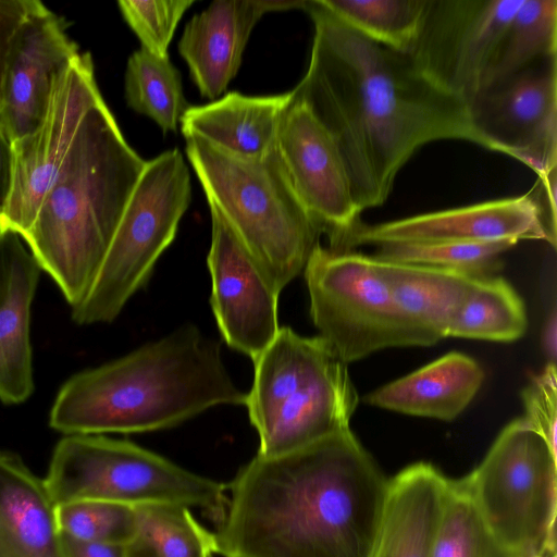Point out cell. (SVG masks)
Listing matches in <instances>:
<instances>
[{
  "mask_svg": "<svg viewBox=\"0 0 557 557\" xmlns=\"http://www.w3.org/2000/svg\"><path fill=\"white\" fill-rule=\"evenodd\" d=\"M307 73L292 90L334 138L359 212L383 205L423 145L466 140L488 150L470 107L429 81L410 57L351 28L320 0Z\"/></svg>",
  "mask_w": 557,
  "mask_h": 557,
  "instance_id": "cell-1",
  "label": "cell"
},
{
  "mask_svg": "<svg viewBox=\"0 0 557 557\" xmlns=\"http://www.w3.org/2000/svg\"><path fill=\"white\" fill-rule=\"evenodd\" d=\"M226 486L213 531L223 557H370L388 480L348 429L256 455Z\"/></svg>",
  "mask_w": 557,
  "mask_h": 557,
  "instance_id": "cell-2",
  "label": "cell"
},
{
  "mask_svg": "<svg viewBox=\"0 0 557 557\" xmlns=\"http://www.w3.org/2000/svg\"><path fill=\"white\" fill-rule=\"evenodd\" d=\"M219 343L185 324L157 342L67 379L49 412L63 433H141L175 426L218 405H245Z\"/></svg>",
  "mask_w": 557,
  "mask_h": 557,
  "instance_id": "cell-3",
  "label": "cell"
},
{
  "mask_svg": "<svg viewBox=\"0 0 557 557\" xmlns=\"http://www.w3.org/2000/svg\"><path fill=\"white\" fill-rule=\"evenodd\" d=\"M145 165L104 100L96 104L23 238L72 309L96 280Z\"/></svg>",
  "mask_w": 557,
  "mask_h": 557,
  "instance_id": "cell-4",
  "label": "cell"
},
{
  "mask_svg": "<svg viewBox=\"0 0 557 557\" xmlns=\"http://www.w3.org/2000/svg\"><path fill=\"white\" fill-rule=\"evenodd\" d=\"M184 136L207 200L220 209L281 293L305 270L322 230L295 193L277 150L248 159L196 134Z\"/></svg>",
  "mask_w": 557,
  "mask_h": 557,
  "instance_id": "cell-5",
  "label": "cell"
},
{
  "mask_svg": "<svg viewBox=\"0 0 557 557\" xmlns=\"http://www.w3.org/2000/svg\"><path fill=\"white\" fill-rule=\"evenodd\" d=\"M247 394L261 457L281 456L350 429L358 394L345 363L321 336L280 327L255 359Z\"/></svg>",
  "mask_w": 557,
  "mask_h": 557,
  "instance_id": "cell-6",
  "label": "cell"
},
{
  "mask_svg": "<svg viewBox=\"0 0 557 557\" xmlns=\"http://www.w3.org/2000/svg\"><path fill=\"white\" fill-rule=\"evenodd\" d=\"M54 505L106 500L133 507L178 504L220 521L227 486L132 442L99 434L64 435L44 479Z\"/></svg>",
  "mask_w": 557,
  "mask_h": 557,
  "instance_id": "cell-7",
  "label": "cell"
},
{
  "mask_svg": "<svg viewBox=\"0 0 557 557\" xmlns=\"http://www.w3.org/2000/svg\"><path fill=\"white\" fill-rule=\"evenodd\" d=\"M557 453L523 418L460 482L496 539L518 557L556 556Z\"/></svg>",
  "mask_w": 557,
  "mask_h": 557,
  "instance_id": "cell-8",
  "label": "cell"
},
{
  "mask_svg": "<svg viewBox=\"0 0 557 557\" xmlns=\"http://www.w3.org/2000/svg\"><path fill=\"white\" fill-rule=\"evenodd\" d=\"M190 195L189 171L178 149L146 162L96 280L72 309L75 323H109L120 314L173 242Z\"/></svg>",
  "mask_w": 557,
  "mask_h": 557,
  "instance_id": "cell-9",
  "label": "cell"
},
{
  "mask_svg": "<svg viewBox=\"0 0 557 557\" xmlns=\"http://www.w3.org/2000/svg\"><path fill=\"white\" fill-rule=\"evenodd\" d=\"M304 272L319 336L345 363L388 347L425 346L397 307L381 263L372 256L318 244Z\"/></svg>",
  "mask_w": 557,
  "mask_h": 557,
  "instance_id": "cell-10",
  "label": "cell"
},
{
  "mask_svg": "<svg viewBox=\"0 0 557 557\" xmlns=\"http://www.w3.org/2000/svg\"><path fill=\"white\" fill-rule=\"evenodd\" d=\"M522 1L426 0L407 54L429 81L470 107Z\"/></svg>",
  "mask_w": 557,
  "mask_h": 557,
  "instance_id": "cell-11",
  "label": "cell"
},
{
  "mask_svg": "<svg viewBox=\"0 0 557 557\" xmlns=\"http://www.w3.org/2000/svg\"><path fill=\"white\" fill-rule=\"evenodd\" d=\"M102 100L91 55L79 53L58 76L41 123L12 143L11 190L0 231L26 236L88 112Z\"/></svg>",
  "mask_w": 557,
  "mask_h": 557,
  "instance_id": "cell-12",
  "label": "cell"
},
{
  "mask_svg": "<svg viewBox=\"0 0 557 557\" xmlns=\"http://www.w3.org/2000/svg\"><path fill=\"white\" fill-rule=\"evenodd\" d=\"M470 111L488 150L519 160L537 176L557 168V58L486 89Z\"/></svg>",
  "mask_w": 557,
  "mask_h": 557,
  "instance_id": "cell-13",
  "label": "cell"
},
{
  "mask_svg": "<svg viewBox=\"0 0 557 557\" xmlns=\"http://www.w3.org/2000/svg\"><path fill=\"white\" fill-rule=\"evenodd\" d=\"M208 203L212 226L207 258L211 308L225 343L255 360L280 329V293L220 209L213 202Z\"/></svg>",
  "mask_w": 557,
  "mask_h": 557,
  "instance_id": "cell-14",
  "label": "cell"
},
{
  "mask_svg": "<svg viewBox=\"0 0 557 557\" xmlns=\"http://www.w3.org/2000/svg\"><path fill=\"white\" fill-rule=\"evenodd\" d=\"M276 150L295 193L329 237V248L334 247L360 222V212L334 138L294 96L280 125Z\"/></svg>",
  "mask_w": 557,
  "mask_h": 557,
  "instance_id": "cell-15",
  "label": "cell"
},
{
  "mask_svg": "<svg viewBox=\"0 0 557 557\" xmlns=\"http://www.w3.org/2000/svg\"><path fill=\"white\" fill-rule=\"evenodd\" d=\"M506 239L545 240L534 203L528 193L374 225H367L360 221L330 249L351 251L360 245L479 243Z\"/></svg>",
  "mask_w": 557,
  "mask_h": 557,
  "instance_id": "cell-16",
  "label": "cell"
},
{
  "mask_svg": "<svg viewBox=\"0 0 557 557\" xmlns=\"http://www.w3.org/2000/svg\"><path fill=\"white\" fill-rule=\"evenodd\" d=\"M62 17L41 3L20 28L5 66L0 122L11 143L34 132L60 73L79 55Z\"/></svg>",
  "mask_w": 557,
  "mask_h": 557,
  "instance_id": "cell-17",
  "label": "cell"
},
{
  "mask_svg": "<svg viewBox=\"0 0 557 557\" xmlns=\"http://www.w3.org/2000/svg\"><path fill=\"white\" fill-rule=\"evenodd\" d=\"M302 1L216 0L186 25L178 51L201 96L214 99L235 77L250 33L268 11L301 8Z\"/></svg>",
  "mask_w": 557,
  "mask_h": 557,
  "instance_id": "cell-18",
  "label": "cell"
},
{
  "mask_svg": "<svg viewBox=\"0 0 557 557\" xmlns=\"http://www.w3.org/2000/svg\"><path fill=\"white\" fill-rule=\"evenodd\" d=\"M41 269L15 233L0 231V401L34 393L30 313Z\"/></svg>",
  "mask_w": 557,
  "mask_h": 557,
  "instance_id": "cell-19",
  "label": "cell"
},
{
  "mask_svg": "<svg viewBox=\"0 0 557 557\" xmlns=\"http://www.w3.org/2000/svg\"><path fill=\"white\" fill-rule=\"evenodd\" d=\"M448 482L426 462L413 463L388 480L370 557H433Z\"/></svg>",
  "mask_w": 557,
  "mask_h": 557,
  "instance_id": "cell-20",
  "label": "cell"
},
{
  "mask_svg": "<svg viewBox=\"0 0 557 557\" xmlns=\"http://www.w3.org/2000/svg\"><path fill=\"white\" fill-rule=\"evenodd\" d=\"M44 480L0 449V557H65Z\"/></svg>",
  "mask_w": 557,
  "mask_h": 557,
  "instance_id": "cell-21",
  "label": "cell"
},
{
  "mask_svg": "<svg viewBox=\"0 0 557 557\" xmlns=\"http://www.w3.org/2000/svg\"><path fill=\"white\" fill-rule=\"evenodd\" d=\"M292 97V91L263 97L230 92L211 103L188 107L181 117L182 132L242 158H263L276 150L280 125Z\"/></svg>",
  "mask_w": 557,
  "mask_h": 557,
  "instance_id": "cell-22",
  "label": "cell"
},
{
  "mask_svg": "<svg viewBox=\"0 0 557 557\" xmlns=\"http://www.w3.org/2000/svg\"><path fill=\"white\" fill-rule=\"evenodd\" d=\"M484 380L469 356L449 352L364 397L371 406L451 421L471 403Z\"/></svg>",
  "mask_w": 557,
  "mask_h": 557,
  "instance_id": "cell-23",
  "label": "cell"
},
{
  "mask_svg": "<svg viewBox=\"0 0 557 557\" xmlns=\"http://www.w3.org/2000/svg\"><path fill=\"white\" fill-rule=\"evenodd\" d=\"M379 261L397 307L425 346L447 337L448 327L476 277L443 269Z\"/></svg>",
  "mask_w": 557,
  "mask_h": 557,
  "instance_id": "cell-24",
  "label": "cell"
},
{
  "mask_svg": "<svg viewBox=\"0 0 557 557\" xmlns=\"http://www.w3.org/2000/svg\"><path fill=\"white\" fill-rule=\"evenodd\" d=\"M557 1L523 0L508 24L488 70L484 90L557 58Z\"/></svg>",
  "mask_w": 557,
  "mask_h": 557,
  "instance_id": "cell-25",
  "label": "cell"
},
{
  "mask_svg": "<svg viewBox=\"0 0 557 557\" xmlns=\"http://www.w3.org/2000/svg\"><path fill=\"white\" fill-rule=\"evenodd\" d=\"M527 326L519 295L503 277L492 275L473 280L447 336L506 343L523 336Z\"/></svg>",
  "mask_w": 557,
  "mask_h": 557,
  "instance_id": "cell-26",
  "label": "cell"
},
{
  "mask_svg": "<svg viewBox=\"0 0 557 557\" xmlns=\"http://www.w3.org/2000/svg\"><path fill=\"white\" fill-rule=\"evenodd\" d=\"M125 99L129 108L153 120L164 133L175 132L188 109L181 74L169 55L159 57L143 48L127 61Z\"/></svg>",
  "mask_w": 557,
  "mask_h": 557,
  "instance_id": "cell-27",
  "label": "cell"
},
{
  "mask_svg": "<svg viewBox=\"0 0 557 557\" xmlns=\"http://www.w3.org/2000/svg\"><path fill=\"white\" fill-rule=\"evenodd\" d=\"M355 30L387 48L407 53L412 47L426 0H320Z\"/></svg>",
  "mask_w": 557,
  "mask_h": 557,
  "instance_id": "cell-28",
  "label": "cell"
},
{
  "mask_svg": "<svg viewBox=\"0 0 557 557\" xmlns=\"http://www.w3.org/2000/svg\"><path fill=\"white\" fill-rule=\"evenodd\" d=\"M137 533L134 541L157 557H212L216 554L213 532L203 528L190 508L178 504H147L135 507Z\"/></svg>",
  "mask_w": 557,
  "mask_h": 557,
  "instance_id": "cell-29",
  "label": "cell"
},
{
  "mask_svg": "<svg viewBox=\"0 0 557 557\" xmlns=\"http://www.w3.org/2000/svg\"><path fill=\"white\" fill-rule=\"evenodd\" d=\"M516 240L438 244H384L373 258L413 265L455 271L471 277L496 275L503 268L500 256Z\"/></svg>",
  "mask_w": 557,
  "mask_h": 557,
  "instance_id": "cell-30",
  "label": "cell"
},
{
  "mask_svg": "<svg viewBox=\"0 0 557 557\" xmlns=\"http://www.w3.org/2000/svg\"><path fill=\"white\" fill-rule=\"evenodd\" d=\"M433 557L518 556L491 532L460 480H449Z\"/></svg>",
  "mask_w": 557,
  "mask_h": 557,
  "instance_id": "cell-31",
  "label": "cell"
},
{
  "mask_svg": "<svg viewBox=\"0 0 557 557\" xmlns=\"http://www.w3.org/2000/svg\"><path fill=\"white\" fill-rule=\"evenodd\" d=\"M59 531L77 540L128 545L136 539L135 507L106 500H77L54 507Z\"/></svg>",
  "mask_w": 557,
  "mask_h": 557,
  "instance_id": "cell-32",
  "label": "cell"
},
{
  "mask_svg": "<svg viewBox=\"0 0 557 557\" xmlns=\"http://www.w3.org/2000/svg\"><path fill=\"white\" fill-rule=\"evenodd\" d=\"M194 0H122L120 11L141 42V48L168 57L175 28Z\"/></svg>",
  "mask_w": 557,
  "mask_h": 557,
  "instance_id": "cell-33",
  "label": "cell"
},
{
  "mask_svg": "<svg viewBox=\"0 0 557 557\" xmlns=\"http://www.w3.org/2000/svg\"><path fill=\"white\" fill-rule=\"evenodd\" d=\"M522 401L525 422L557 453V374L554 362H548L530 380L522 391Z\"/></svg>",
  "mask_w": 557,
  "mask_h": 557,
  "instance_id": "cell-34",
  "label": "cell"
},
{
  "mask_svg": "<svg viewBox=\"0 0 557 557\" xmlns=\"http://www.w3.org/2000/svg\"><path fill=\"white\" fill-rule=\"evenodd\" d=\"M41 3L39 0H0V102L13 41L22 25Z\"/></svg>",
  "mask_w": 557,
  "mask_h": 557,
  "instance_id": "cell-35",
  "label": "cell"
},
{
  "mask_svg": "<svg viewBox=\"0 0 557 557\" xmlns=\"http://www.w3.org/2000/svg\"><path fill=\"white\" fill-rule=\"evenodd\" d=\"M556 177L557 168L537 176L535 185L528 191L534 203L545 240L554 248L557 243Z\"/></svg>",
  "mask_w": 557,
  "mask_h": 557,
  "instance_id": "cell-36",
  "label": "cell"
},
{
  "mask_svg": "<svg viewBox=\"0 0 557 557\" xmlns=\"http://www.w3.org/2000/svg\"><path fill=\"white\" fill-rule=\"evenodd\" d=\"M61 536L65 557H126L127 545L82 541L63 533Z\"/></svg>",
  "mask_w": 557,
  "mask_h": 557,
  "instance_id": "cell-37",
  "label": "cell"
},
{
  "mask_svg": "<svg viewBox=\"0 0 557 557\" xmlns=\"http://www.w3.org/2000/svg\"><path fill=\"white\" fill-rule=\"evenodd\" d=\"M12 143L0 122V213L3 211L11 190Z\"/></svg>",
  "mask_w": 557,
  "mask_h": 557,
  "instance_id": "cell-38",
  "label": "cell"
},
{
  "mask_svg": "<svg viewBox=\"0 0 557 557\" xmlns=\"http://www.w3.org/2000/svg\"><path fill=\"white\" fill-rule=\"evenodd\" d=\"M542 348L544 354L547 356L549 362L556 360L557 355V314L556 309H553L550 314L547 317L541 337Z\"/></svg>",
  "mask_w": 557,
  "mask_h": 557,
  "instance_id": "cell-39",
  "label": "cell"
},
{
  "mask_svg": "<svg viewBox=\"0 0 557 557\" xmlns=\"http://www.w3.org/2000/svg\"><path fill=\"white\" fill-rule=\"evenodd\" d=\"M126 557H157L151 550L145 545L133 541L127 545Z\"/></svg>",
  "mask_w": 557,
  "mask_h": 557,
  "instance_id": "cell-40",
  "label": "cell"
},
{
  "mask_svg": "<svg viewBox=\"0 0 557 557\" xmlns=\"http://www.w3.org/2000/svg\"><path fill=\"white\" fill-rule=\"evenodd\" d=\"M554 557H556V556H554Z\"/></svg>",
  "mask_w": 557,
  "mask_h": 557,
  "instance_id": "cell-41",
  "label": "cell"
}]
</instances>
